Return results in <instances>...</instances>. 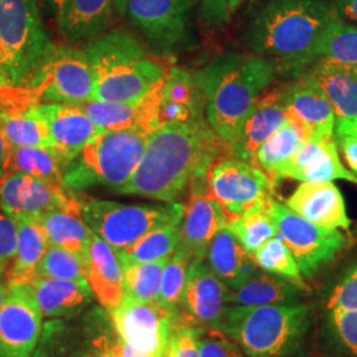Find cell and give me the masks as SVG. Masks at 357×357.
<instances>
[{"label": "cell", "instance_id": "obj_50", "mask_svg": "<svg viewBox=\"0 0 357 357\" xmlns=\"http://www.w3.org/2000/svg\"><path fill=\"white\" fill-rule=\"evenodd\" d=\"M19 103L38 102L29 90L11 88L0 77V105H19Z\"/></svg>", "mask_w": 357, "mask_h": 357}, {"label": "cell", "instance_id": "obj_20", "mask_svg": "<svg viewBox=\"0 0 357 357\" xmlns=\"http://www.w3.org/2000/svg\"><path fill=\"white\" fill-rule=\"evenodd\" d=\"M287 119L280 88L261 94L236 130L228 153L237 159L253 162L259 147Z\"/></svg>", "mask_w": 357, "mask_h": 357}, {"label": "cell", "instance_id": "obj_12", "mask_svg": "<svg viewBox=\"0 0 357 357\" xmlns=\"http://www.w3.org/2000/svg\"><path fill=\"white\" fill-rule=\"evenodd\" d=\"M266 211L290 249L303 278H314L344 250L348 243L343 231L318 227L274 197L268 200Z\"/></svg>", "mask_w": 357, "mask_h": 357}, {"label": "cell", "instance_id": "obj_44", "mask_svg": "<svg viewBox=\"0 0 357 357\" xmlns=\"http://www.w3.org/2000/svg\"><path fill=\"white\" fill-rule=\"evenodd\" d=\"M36 277L66 281H88L86 265L76 255L53 245H50L47 253L40 261L35 271V278Z\"/></svg>", "mask_w": 357, "mask_h": 357}, {"label": "cell", "instance_id": "obj_55", "mask_svg": "<svg viewBox=\"0 0 357 357\" xmlns=\"http://www.w3.org/2000/svg\"><path fill=\"white\" fill-rule=\"evenodd\" d=\"M44 3L48 6V8L51 10L52 13H54V16L57 17L61 11L64 10L68 0H44Z\"/></svg>", "mask_w": 357, "mask_h": 357}, {"label": "cell", "instance_id": "obj_8", "mask_svg": "<svg viewBox=\"0 0 357 357\" xmlns=\"http://www.w3.org/2000/svg\"><path fill=\"white\" fill-rule=\"evenodd\" d=\"M197 7L199 0H122V13L150 51L166 59L196 45Z\"/></svg>", "mask_w": 357, "mask_h": 357}, {"label": "cell", "instance_id": "obj_35", "mask_svg": "<svg viewBox=\"0 0 357 357\" xmlns=\"http://www.w3.org/2000/svg\"><path fill=\"white\" fill-rule=\"evenodd\" d=\"M15 221L17 225V249L10 281L29 283L35 278L36 268L47 253L50 243L38 221L32 218H19Z\"/></svg>", "mask_w": 357, "mask_h": 357}, {"label": "cell", "instance_id": "obj_36", "mask_svg": "<svg viewBox=\"0 0 357 357\" xmlns=\"http://www.w3.org/2000/svg\"><path fill=\"white\" fill-rule=\"evenodd\" d=\"M64 162L53 149L11 146V172H23L50 184L66 187Z\"/></svg>", "mask_w": 357, "mask_h": 357}, {"label": "cell", "instance_id": "obj_42", "mask_svg": "<svg viewBox=\"0 0 357 357\" xmlns=\"http://www.w3.org/2000/svg\"><path fill=\"white\" fill-rule=\"evenodd\" d=\"M192 261L193 258L191 255L180 248L167 261L162 274L160 291L158 298V302L162 306L180 312V308L183 307V294Z\"/></svg>", "mask_w": 357, "mask_h": 357}, {"label": "cell", "instance_id": "obj_15", "mask_svg": "<svg viewBox=\"0 0 357 357\" xmlns=\"http://www.w3.org/2000/svg\"><path fill=\"white\" fill-rule=\"evenodd\" d=\"M43 312L31 283L8 282L0 308V357H31L43 331Z\"/></svg>", "mask_w": 357, "mask_h": 357}, {"label": "cell", "instance_id": "obj_37", "mask_svg": "<svg viewBox=\"0 0 357 357\" xmlns=\"http://www.w3.org/2000/svg\"><path fill=\"white\" fill-rule=\"evenodd\" d=\"M180 243V224L153 230L121 250H115L121 265L153 262L169 258Z\"/></svg>", "mask_w": 357, "mask_h": 357}, {"label": "cell", "instance_id": "obj_32", "mask_svg": "<svg viewBox=\"0 0 357 357\" xmlns=\"http://www.w3.org/2000/svg\"><path fill=\"white\" fill-rule=\"evenodd\" d=\"M35 105H0V132L11 146L53 149L48 128Z\"/></svg>", "mask_w": 357, "mask_h": 357}, {"label": "cell", "instance_id": "obj_31", "mask_svg": "<svg viewBox=\"0 0 357 357\" xmlns=\"http://www.w3.org/2000/svg\"><path fill=\"white\" fill-rule=\"evenodd\" d=\"M303 289L266 271L255 275L237 290H229L227 303L234 306L258 307L296 305L302 302Z\"/></svg>", "mask_w": 357, "mask_h": 357}, {"label": "cell", "instance_id": "obj_52", "mask_svg": "<svg viewBox=\"0 0 357 357\" xmlns=\"http://www.w3.org/2000/svg\"><path fill=\"white\" fill-rule=\"evenodd\" d=\"M333 7L340 19L357 22V0H335Z\"/></svg>", "mask_w": 357, "mask_h": 357}, {"label": "cell", "instance_id": "obj_30", "mask_svg": "<svg viewBox=\"0 0 357 357\" xmlns=\"http://www.w3.org/2000/svg\"><path fill=\"white\" fill-rule=\"evenodd\" d=\"M206 262L229 290H237L258 270L255 257L249 255L229 230L218 231L206 253Z\"/></svg>", "mask_w": 357, "mask_h": 357}, {"label": "cell", "instance_id": "obj_3", "mask_svg": "<svg viewBox=\"0 0 357 357\" xmlns=\"http://www.w3.org/2000/svg\"><path fill=\"white\" fill-rule=\"evenodd\" d=\"M204 96L205 118L229 147L245 115L278 76L277 65L250 52H227L193 72Z\"/></svg>", "mask_w": 357, "mask_h": 357}, {"label": "cell", "instance_id": "obj_4", "mask_svg": "<svg viewBox=\"0 0 357 357\" xmlns=\"http://www.w3.org/2000/svg\"><path fill=\"white\" fill-rule=\"evenodd\" d=\"M84 51L96 79V100L100 101L139 102L166 78L169 69L125 28L91 38Z\"/></svg>", "mask_w": 357, "mask_h": 357}, {"label": "cell", "instance_id": "obj_58", "mask_svg": "<svg viewBox=\"0 0 357 357\" xmlns=\"http://www.w3.org/2000/svg\"><path fill=\"white\" fill-rule=\"evenodd\" d=\"M153 357H171V355H169V349H168V347H167L165 351H162L160 354H158L156 356Z\"/></svg>", "mask_w": 357, "mask_h": 357}, {"label": "cell", "instance_id": "obj_10", "mask_svg": "<svg viewBox=\"0 0 357 357\" xmlns=\"http://www.w3.org/2000/svg\"><path fill=\"white\" fill-rule=\"evenodd\" d=\"M118 339L102 307H91L73 318L48 320L31 357H115Z\"/></svg>", "mask_w": 357, "mask_h": 357}, {"label": "cell", "instance_id": "obj_28", "mask_svg": "<svg viewBox=\"0 0 357 357\" xmlns=\"http://www.w3.org/2000/svg\"><path fill=\"white\" fill-rule=\"evenodd\" d=\"M45 318H73L89 308L94 294L88 281H66L36 277L29 282Z\"/></svg>", "mask_w": 357, "mask_h": 357}, {"label": "cell", "instance_id": "obj_7", "mask_svg": "<svg viewBox=\"0 0 357 357\" xmlns=\"http://www.w3.org/2000/svg\"><path fill=\"white\" fill-rule=\"evenodd\" d=\"M53 47L38 0H0V77L11 88L26 89Z\"/></svg>", "mask_w": 357, "mask_h": 357}, {"label": "cell", "instance_id": "obj_27", "mask_svg": "<svg viewBox=\"0 0 357 357\" xmlns=\"http://www.w3.org/2000/svg\"><path fill=\"white\" fill-rule=\"evenodd\" d=\"M86 280L103 310L110 312L123 298V270L114 249L93 231Z\"/></svg>", "mask_w": 357, "mask_h": 357}, {"label": "cell", "instance_id": "obj_22", "mask_svg": "<svg viewBox=\"0 0 357 357\" xmlns=\"http://www.w3.org/2000/svg\"><path fill=\"white\" fill-rule=\"evenodd\" d=\"M286 205L296 215L326 229L348 230L352 224L344 197L333 181H305L287 199Z\"/></svg>", "mask_w": 357, "mask_h": 357}, {"label": "cell", "instance_id": "obj_17", "mask_svg": "<svg viewBox=\"0 0 357 357\" xmlns=\"http://www.w3.org/2000/svg\"><path fill=\"white\" fill-rule=\"evenodd\" d=\"M289 119L306 130L311 141H330L335 137L336 114L315 78L306 70L280 88Z\"/></svg>", "mask_w": 357, "mask_h": 357}, {"label": "cell", "instance_id": "obj_41", "mask_svg": "<svg viewBox=\"0 0 357 357\" xmlns=\"http://www.w3.org/2000/svg\"><path fill=\"white\" fill-rule=\"evenodd\" d=\"M323 336L336 357H357V311L326 312Z\"/></svg>", "mask_w": 357, "mask_h": 357}, {"label": "cell", "instance_id": "obj_40", "mask_svg": "<svg viewBox=\"0 0 357 357\" xmlns=\"http://www.w3.org/2000/svg\"><path fill=\"white\" fill-rule=\"evenodd\" d=\"M253 257L257 266L264 271L281 277L298 287L307 290L301 268L280 233L268 240V243H264Z\"/></svg>", "mask_w": 357, "mask_h": 357}, {"label": "cell", "instance_id": "obj_29", "mask_svg": "<svg viewBox=\"0 0 357 357\" xmlns=\"http://www.w3.org/2000/svg\"><path fill=\"white\" fill-rule=\"evenodd\" d=\"M307 70L327 94L336 122L357 119V68L319 59Z\"/></svg>", "mask_w": 357, "mask_h": 357}, {"label": "cell", "instance_id": "obj_34", "mask_svg": "<svg viewBox=\"0 0 357 357\" xmlns=\"http://www.w3.org/2000/svg\"><path fill=\"white\" fill-rule=\"evenodd\" d=\"M308 141H311V138L306 130L291 119H287L282 128L259 147L255 153V162L270 175L275 184V178L282 168L286 167Z\"/></svg>", "mask_w": 357, "mask_h": 357}, {"label": "cell", "instance_id": "obj_24", "mask_svg": "<svg viewBox=\"0 0 357 357\" xmlns=\"http://www.w3.org/2000/svg\"><path fill=\"white\" fill-rule=\"evenodd\" d=\"M159 128L205 118L204 96L191 72L171 66L158 88Z\"/></svg>", "mask_w": 357, "mask_h": 357}, {"label": "cell", "instance_id": "obj_6", "mask_svg": "<svg viewBox=\"0 0 357 357\" xmlns=\"http://www.w3.org/2000/svg\"><path fill=\"white\" fill-rule=\"evenodd\" d=\"M149 132L137 128L102 130L68 165L64 183L72 191L102 185L118 191L139 166Z\"/></svg>", "mask_w": 357, "mask_h": 357}, {"label": "cell", "instance_id": "obj_43", "mask_svg": "<svg viewBox=\"0 0 357 357\" xmlns=\"http://www.w3.org/2000/svg\"><path fill=\"white\" fill-rule=\"evenodd\" d=\"M319 59L357 68V26L337 17L320 44Z\"/></svg>", "mask_w": 357, "mask_h": 357}, {"label": "cell", "instance_id": "obj_1", "mask_svg": "<svg viewBox=\"0 0 357 357\" xmlns=\"http://www.w3.org/2000/svg\"><path fill=\"white\" fill-rule=\"evenodd\" d=\"M224 149L206 118L163 125L149 134L139 166L116 193L176 203L184 192L208 188L209 167Z\"/></svg>", "mask_w": 357, "mask_h": 357}, {"label": "cell", "instance_id": "obj_14", "mask_svg": "<svg viewBox=\"0 0 357 357\" xmlns=\"http://www.w3.org/2000/svg\"><path fill=\"white\" fill-rule=\"evenodd\" d=\"M118 336L134 349L147 356L165 351L180 312L156 302H139L122 298V302L109 312Z\"/></svg>", "mask_w": 357, "mask_h": 357}, {"label": "cell", "instance_id": "obj_11", "mask_svg": "<svg viewBox=\"0 0 357 357\" xmlns=\"http://www.w3.org/2000/svg\"><path fill=\"white\" fill-rule=\"evenodd\" d=\"M26 89L38 103L81 105L96 100V79L86 52L54 44Z\"/></svg>", "mask_w": 357, "mask_h": 357}, {"label": "cell", "instance_id": "obj_38", "mask_svg": "<svg viewBox=\"0 0 357 357\" xmlns=\"http://www.w3.org/2000/svg\"><path fill=\"white\" fill-rule=\"evenodd\" d=\"M227 229L250 255H255L264 243L278 234V228L268 215L266 205L230 218Z\"/></svg>", "mask_w": 357, "mask_h": 357}, {"label": "cell", "instance_id": "obj_23", "mask_svg": "<svg viewBox=\"0 0 357 357\" xmlns=\"http://www.w3.org/2000/svg\"><path fill=\"white\" fill-rule=\"evenodd\" d=\"M282 178H293L302 183L345 180L357 184L356 175L347 169L339 158L335 138L305 143L286 167L282 168L275 178V184Z\"/></svg>", "mask_w": 357, "mask_h": 357}, {"label": "cell", "instance_id": "obj_19", "mask_svg": "<svg viewBox=\"0 0 357 357\" xmlns=\"http://www.w3.org/2000/svg\"><path fill=\"white\" fill-rule=\"evenodd\" d=\"M35 109L45 122L53 150L65 168L97 134L102 131L79 106L61 103H36Z\"/></svg>", "mask_w": 357, "mask_h": 357}, {"label": "cell", "instance_id": "obj_51", "mask_svg": "<svg viewBox=\"0 0 357 357\" xmlns=\"http://www.w3.org/2000/svg\"><path fill=\"white\" fill-rule=\"evenodd\" d=\"M335 141L340 146L345 162L357 176V137L354 135H335Z\"/></svg>", "mask_w": 357, "mask_h": 357}, {"label": "cell", "instance_id": "obj_54", "mask_svg": "<svg viewBox=\"0 0 357 357\" xmlns=\"http://www.w3.org/2000/svg\"><path fill=\"white\" fill-rule=\"evenodd\" d=\"M335 135H354V137H357V119L336 122Z\"/></svg>", "mask_w": 357, "mask_h": 357}, {"label": "cell", "instance_id": "obj_49", "mask_svg": "<svg viewBox=\"0 0 357 357\" xmlns=\"http://www.w3.org/2000/svg\"><path fill=\"white\" fill-rule=\"evenodd\" d=\"M17 249V225L13 217L0 208V268L6 270L15 259Z\"/></svg>", "mask_w": 357, "mask_h": 357}, {"label": "cell", "instance_id": "obj_53", "mask_svg": "<svg viewBox=\"0 0 357 357\" xmlns=\"http://www.w3.org/2000/svg\"><path fill=\"white\" fill-rule=\"evenodd\" d=\"M10 165H11V144L0 132V183L10 175Z\"/></svg>", "mask_w": 357, "mask_h": 357}, {"label": "cell", "instance_id": "obj_18", "mask_svg": "<svg viewBox=\"0 0 357 357\" xmlns=\"http://www.w3.org/2000/svg\"><path fill=\"white\" fill-rule=\"evenodd\" d=\"M230 217L208 190L190 192L180 221L178 248L193 259H205L209 245L217 233L227 228Z\"/></svg>", "mask_w": 357, "mask_h": 357}, {"label": "cell", "instance_id": "obj_25", "mask_svg": "<svg viewBox=\"0 0 357 357\" xmlns=\"http://www.w3.org/2000/svg\"><path fill=\"white\" fill-rule=\"evenodd\" d=\"M159 85L139 102H110L93 100L77 106H79L102 130L137 128L150 134L159 128Z\"/></svg>", "mask_w": 357, "mask_h": 357}, {"label": "cell", "instance_id": "obj_21", "mask_svg": "<svg viewBox=\"0 0 357 357\" xmlns=\"http://www.w3.org/2000/svg\"><path fill=\"white\" fill-rule=\"evenodd\" d=\"M229 289L220 281L205 259H193L183 294V307L197 326L218 331L228 306Z\"/></svg>", "mask_w": 357, "mask_h": 357}, {"label": "cell", "instance_id": "obj_33", "mask_svg": "<svg viewBox=\"0 0 357 357\" xmlns=\"http://www.w3.org/2000/svg\"><path fill=\"white\" fill-rule=\"evenodd\" d=\"M79 213L52 211L33 218L45 231L48 243L76 255L88 268L93 230Z\"/></svg>", "mask_w": 357, "mask_h": 357}, {"label": "cell", "instance_id": "obj_45", "mask_svg": "<svg viewBox=\"0 0 357 357\" xmlns=\"http://www.w3.org/2000/svg\"><path fill=\"white\" fill-rule=\"evenodd\" d=\"M326 312L357 311V261L345 268L326 295Z\"/></svg>", "mask_w": 357, "mask_h": 357}, {"label": "cell", "instance_id": "obj_9", "mask_svg": "<svg viewBox=\"0 0 357 357\" xmlns=\"http://www.w3.org/2000/svg\"><path fill=\"white\" fill-rule=\"evenodd\" d=\"M183 215L181 203L128 205L98 199L81 202L82 218L114 250L126 248L153 230L180 224Z\"/></svg>", "mask_w": 357, "mask_h": 357}, {"label": "cell", "instance_id": "obj_46", "mask_svg": "<svg viewBox=\"0 0 357 357\" xmlns=\"http://www.w3.org/2000/svg\"><path fill=\"white\" fill-rule=\"evenodd\" d=\"M200 357H249L243 348L222 332L199 326Z\"/></svg>", "mask_w": 357, "mask_h": 357}, {"label": "cell", "instance_id": "obj_16", "mask_svg": "<svg viewBox=\"0 0 357 357\" xmlns=\"http://www.w3.org/2000/svg\"><path fill=\"white\" fill-rule=\"evenodd\" d=\"M0 208L13 220H33L52 211L81 215V200L68 187L50 184L23 172H11L0 183Z\"/></svg>", "mask_w": 357, "mask_h": 357}, {"label": "cell", "instance_id": "obj_48", "mask_svg": "<svg viewBox=\"0 0 357 357\" xmlns=\"http://www.w3.org/2000/svg\"><path fill=\"white\" fill-rule=\"evenodd\" d=\"M199 15L205 26L222 28L234 15L233 0H199Z\"/></svg>", "mask_w": 357, "mask_h": 357}, {"label": "cell", "instance_id": "obj_56", "mask_svg": "<svg viewBox=\"0 0 357 357\" xmlns=\"http://www.w3.org/2000/svg\"><path fill=\"white\" fill-rule=\"evenodd\" d=\"M7 286L8 283H3L0 282V308L3 306V302H4V298H6V294H7Z\"/></svg>", "mask_w": 357, "mask_h": 357}, {"label": "cell", "instance_id": "obj_59", "mask_svg": "<svg viewBox=\"0 0 357 357\" xmlns=\"http://www.w3.org/2000/svg\"><path fill=\"white\" fill-rule=\"evenodd\" d=\"M4 271H6V270H3V268H0V278H1V275H3V274H4Z\"/></svg>", "mask_w": 357, "mask_h": 357}, {"label": "cell", "instance_id": "obj_13", "mask_svg": "<svg viewBox=\"0 0 357 357\" xmlns=\"http://www.w3.org/2000/svg\"><path fill=\"white\" fill-rule=\"evenodd\" d=\"M208 191L216 199L230 218L261 208L273 199L274 181L253 162L234 156L218 158L209 167Z\"/></svg>", "mask_w": 357, "mask_h": 357}, {"label": "cell", "instance_id": "obj_47", "mask_svg": "<svg viewBox=\"0 0 357 357\" xmlns=\"http://www.w3.org/2000/svg\"><path fill=\"white\" fill-rule=\"evenodd\" d=\"M197 328L199 326L178 320L168 343L171 357H200Z\"/></svg>", "mask_w": 357, "mask_h": 357}, {"label": "cell", "instance_id": "obj_5", "mask_svg": "<svg viewBox=\"0 0 357 357\" xmlns=\"http://www.w3.org/2000/svg\"><path fill=\"white\" fill-rule=\"evenodd\" d=\"M314 312L305 303L245 307L228 305L218 331L249 357H307Z\"/></svg>", "mask_w": 357, "mask_h": 357}, {"label": "cell", "instance_id": "obj_26", "mask_svg": "<svg viewBox=\"0 0 357 357\" xmlns=\"http://www.w3.org/2000/svg\"><path fill=\"white\" fill-rule=\"evenodd\" d=\"M116 13H122V0H68L56 19L68 41L82 43L105 33Z\"/></svg>", "mask_w": 357, "mask_h": 357}, {"label": "cell", "instance_id": "obj_57", "mask_svg": "<svg viewBox=\"0 0 357 357\" xmlns=\"http://www.w3.org/2000/svg\"><path fill=\"white\" fill-rule=\"evenodd\" d=\"M245 0H233V11L236 13L240 7H241V4H243Z\"/></svg>", "mask_w": 357, "mask_h": 357}, {"label": "cell", "instance_id": "obj_2", "mask_svg": "<svg viewBox=\"0 0 357 357\" xmlns=\"http://www.w3.org/2000/svg\"><path fill=\"white\" fill-rule=\"evenodd\" d=\"M328 0H258L246 15L240 38L246 51L296 77L319 60L324 35L337 19Z\"/></svg>", "mask_w": 357, "mask_h": 357}, {"label": "cell", "instance_id": "obj_39", "mask_svg": "<svg viewBox=\"0 0 357 357\" xmlns=\"http://www.w3.org/2000/svg\"><path fill=\"white\" fill-rule=\"evenodd\" d=\"M168 259L123 264V298L139 302H156L160 291L162 274Z\"/></svg>", "mask_w": 357, "mask_h": 357}]
</instances>
